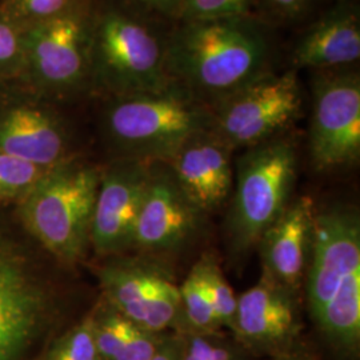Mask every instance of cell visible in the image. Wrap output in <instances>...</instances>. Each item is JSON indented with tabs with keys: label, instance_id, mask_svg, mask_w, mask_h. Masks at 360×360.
I'll return each instance as SVG.
<instances>
[{
	"label": "cell",
	"instance_id": "obj_9",
	"mask_svg": "<svg viewBox=\"0 0 360 360\" xmlns=\"http://www.w3.org/2000/svg\"><path fill=\"white\" fill-rule=\"evenodd\" d=\"M60 104L20 77L0 82V153L46 168L75 158L74 131Z\"/></svg>",
	"mask_w": 360,
	"mask_h": 360
},
{
	"label": "cell",
	"instance_id": "obj_19",
	"mask_svg": "<svg viewBox=\"0 0 360 360\" xmlns=\"http://www.w3.org/2000/svg\"><path fill=\"white\" fill-rule=\"evenodd\" d=\"M90 316L102 360H150L167 335L151 333L129 321L103 296Z\"/></svg>",
	"mask_w": 360,
	"mask_h": 360
},
{
	"label": "cell",
	"instance_id": "obj_22",
	"mask_svg": "<svg viewBox=\"0 0 360 360\" xmlns=\"http://www.w3.org/2000/svg\"><path fill=\"white\" fill-rule=\"evenodd\" d=\"M95 0H0V10L23 30L89 7Z\"/></svg>",
	"mask_w": 360,
	"mask_h": 360
},
{
	"label": "cell",
	"instance_id": "obj_26",
	"mask_svg": "<svg viewBox=\"0 0 360 360\" xmlns=\"http://www.w3.org/2000/svg\"><path fill=\"white\" fill-rule=\"evenodd\" d=\"M25 30L0 10V82L23 72Z\"/></svg>",
	"mask_w": 360,
	"mask_h": 360
},
{
	"label": "cell",
	"instance_id": "obj_24",
	"mask_svg": "<svg viewBox=\"0 0 360 360\" xmlns=\"http://www.w3.org/2000/svg\"><path fill=\"white\" fill-rule=\"evenodd\" d=\"M43 360H102L95 343L90 314L58 336L47 348Z\"/></svg>",
	"mask_w": 360,
	"mask_h": 360
},
{
	"label": "cell",
	"instance_id": "obj_31",
	"mask_svg": "<svg viewBox=\"0 0 360 360\" xmlns=\"http://www.w3.org/2000/svg\"><path fill=\"white\" fill-rule=\"evenodd\" d=\"M255 360H314V358L302 346V347L296 348V349H292V351H288V352H284V354H281V355H275V356H270V358Z\"/></svg>",
	"mask_w": 360,
	"mask_h": 360
},
{
	"label": "cell",
	"instance_id": "obj_16",
	"mask_svg": "<svg viewBox=\"0 0 360 360\" xmlns=\"http://www.w3.org/2000/svg\"><path fill=\"white\" fill-rule=\"evenodd\" d=\"M316 208L309 196L290 200L262 233L257 250L263 275L303 299Z\"/></svg>",
	"mask_w": 360,
	"mask_h": 360
},
{
	"label": "cell",
	"instance_id": "obj_14",
	"mask_svg": "<svg viewBox=\"0 0 360 360\" xmlns=\"http://www.w3.org/2000/svg\"><path fill=\"white\" fill-rule=\"evenodd\" d=\"M303 299L260 274L257 284L238 296L231 335L255 359L302 347Z\"/></svg>",
	"mask_w": 360,
	"mask_h": 360
},
{
	"label": "cell",
	"instance_id": "obj_20",
	"mask_svg": "<svg viewBox=\"0 0 360 360\" xmlns=\"http://www.w3.org/2000/svg\"><path fill=\"white\" fill-rule=\"evenodd\" d=\"M181 330L179 333H217L224 331L215 315L207 288L202 257L179 284Z\"/></svg>",
	"mask_w": 360,
	"mask_h": 360
},
{
	"label": "cell",
	"instance_id": "obj_17",
	"mask_svg": "<svg viewBox=\"0 0 360 360\" xmlns=\"http://www.w3.org/2000/svg\"><path fill=\"white\" fill-rule=\"evenodd\" d=\"M232 154L210 129L193 135L167 162L183 190L207 215L220 211L231 198Z\"/></svg>",
	"mask_w": 360,
	"mask_h": 360
},
{
	"label": "cell",
	"instance_id": "obj_32",
	"mask_svg": "<svg viewBox=\"0 0 360 360\" xmlns=\"http://www.w3.org/2000/svg\"><path fill=\"white\" fill-rule=\"evenodd\" d=\"M342 1H348V3H355V0H342Z\"/></svg>",
	"mask_w": 360,
	"mask_h": 360
},
{
	"label": "cell",
	"instance_id": "obj_23",
	"mask_svg": "<svg viewBox=\"0 0 360 360\" xmlns=\"http://www.w3.org/2000/svg\"><path fill=\"white\" fill-rule=\"evenodd\" d=\"M200 257L203 262L207 288L215 315L221 328L231 334L236 315L238 296L235 295L231 284L226 279V275L221 270L217 257L206 252Z\"/></svg>",
	"mask_w": 360,
	"mask_h": 360
},
{
	"label": "cell",
	"instance_id": "obj_7",
	"mask_svg": "<svg viewBox=\"0 0 360 360\" xmlns=\"http://www.w3.org/2000/svg\"><path fill=\"white\" fill-rule=\"evenodd\" d=\"M51 282L32 254L0 231V360H28L58 314Z\"/></svg>",
	"mask_w": 360,
	"mask_h": 360
},
{
	"label": "cell",
	"instance_id": "obj_30",
	"mask_svg": "<svg viewBox=\"0 0 360 360\" xmlns=\"http://www.w3.org/2000/svg\"><path fill=\"white\" fill-rule=\"evenodd\" d=\"M150 360H180L179 345L175 333L166 335L163 343Z\"/></svg>",
	"mask_w": 360,
	"mask_h": 360
},
{
	"label": "cell",
	"instance_id": "obj_15",
	"mask_svg": "<svg viewBox=\"0 0 360 360\" xmlns=\"http://www.w3.org/2000/svg\"><path fill=\"white\" fill-rule=\"evenodd\" d=\"M150 176V163L112 159L101 168L91 247L102 257L131 252L134 230Z\"/></svg>",
	"mask_w": 360,
	"mask_h": 360
},
{
	"label": "cell",
	"instance_id": "obj_29",
	"mask_svg": "<svg viewBox=\"0 0 360 360\" xmlns=\"http://www.w3.org/2000/svg\"><path fill=\"white\" fill-rule=\"evenodd\" d=\"M271 8L284 18L292 19L304 13L312 0H266Z\"/></svg>",
	"mask_w": 360,
	"mask_h": 360
},
{
	"label": "cell",
	"instance_id": "obj_4",
	"mask_svg": "<svg viewBox=\"0 0 360 360\" xmlns=\"http://www.w3.org/2000/svg\"><path fill=\"white\" fill-rule=\"evenodd\" d=\"M103 101L99 129L112 159L167 163L193 135L212 126L210 107L175 84Z\"/></svg>",
	"mask_w": 360,
	"mask_h": 360
},
{
	"label": "cell",
	"instance_id": "obj_18",
	"mask_svg": "<svg viewBox=\"0 0 360 360\" xmlns=\"http://www.w3.org/2000/svg\"><path fill=\"white\" fill-rule=\"evenodd\" d=\"M359 58V11L355 3L348 1H342L309 27L292 52L297 68L318 71L338 70Z\"/></svg>",
	"mask_w": 360,
	"mask_h": 360
},
{
	"label": "cell",
	"instance_id": "obj_3",
	"mask_svg": "<svg viewBox=\"0 0 360 360\" xmlns=\"http://www.w3.org/2000/svg\"><path fill=\"white\" fill-rule=\"evenodd\" d=\"M167 37L142 13L114 0H95L91 18V95L120 98L172 86L167 71Z\"/></svg>",
	"mask_w": 360,
	"mask_h": 360
},
{
	"label": "cell",
	"instance_id": "obj_10",
	"mask_svg": "<svg viewBox=\"0 0 360 360\" xmlns=\"http://www.w3.org/2000/svg\"><path fill=\"white\" fill-rule=\"evenodd\" d=\"M303 96L294 71L266 72L210 105L211 129L233 151L283 135L300 115Z\"/></svg>",
	"mask_w": 360,
	"mask_h": 360
},
{
	"label": "cell",
	"instance_id": "obj_1",
	"mask_svg": "<svg viewBox=\"0 0 360 360\" xmlns=\"http://www.w3.org/2000/svg\"><path fill=\"white\" fill-rule=\"evenodd\" d=\"M166 47L172 84L208 107L270 71V40L248 15L180 20Z\"/></svg>",
	"mask_w": 360,
	"mask_h": 360
},
{
	"label": "cell",
	"instance_id": "obj_2",
	"mask_svg": "<svg viewBox=\"0 0 360 360\" xmlns=\"http://www.w3.org/2000/svg\"><path fill=\"white\" fill-rule=\"evenodd\" d=\"M303 297L327 345L354 359L360 347V217L355 207L335 203L316 210Z\"/></svg>",
	"mask_w": 360,
	"mask_h": 360
},
{
	"label": "cell",
	"instance_id": "obj_8",
	"mask_svg": "<svg viewBox=\"0 0 360 360\" xmlns=\"http://www.w3.org/2000/svg\"><path fill=\"white\" fill-rule=\"evenodd\" d=\"M84 8L25 28L20 77L52 101L65 103L91 95V18Z\"/></svg>",
	"mask_w": 360,
	"mask_h": 360
},
{
	"label": "cell",
	"instance_id": "obj_28",
	"mask_svg": "<svg viewBox=\"0 0 360 360\" xmlns=\"http://www.w3.org/2000/svg\"><path fill=\"white\" fill-rule=\"evenodd\" d=\"M135 13L179 19L181 0H114Z\"/></svg>",
	"mask_w": 360,
	"mask_h": 360
},
{
	"label": "cell",
	"instance_id": "obj_13",
	"mask_svg": "<svg viewBox=\"0 0 360 360\" xmlns=\"http://www.w3.org/2000/svg\"><path fill=\"white\" fill-rule=\"evenodd\" d=\"M311 163L321 172L352 166L360 156V77L323 71L314 80Z\"/></svg>",
	"mask_w": 360,
	"mask_h": 360
},
{
	"label": "cell",
	"instance_id": "obj_27",
	"mask_svg": "<svg viewBox=\"0 0 360 360\" xmlns=\"http://www.w3.org/2000/svg\"><path fill=\"white\" fill-rule=\"evenodd\" d=\"M252 0H181L178 20H203L247 15Z\"/></svg>",
	"mask_w": 360,
	"mask_h": 360
},
{
	"label": "cell",
	"instance_id": "obj_25",
	"mask_svg": "<svg viewBox=\"0 0 360 360\" xmlns=\"http://www.w3.org/2000/svg\"><path fill=\"white\" fill-rule=\"evenodd\" d=\"M49 169L0 153V205L19 202Z\"/></svg>",
	"mask_w": 360,
	"mask_h": 360
},
{
	"label": "cell",
	"instance_id": "obj_21",
	"mask_svg": "<svg viewBox=\"0 0 360 360\" xmlns=\"http://www.w3.org/2000/svg\"><path fill=\"white\" fill-rule=\"evenodd\" d=\"M180 360H255L230 333H175Z\"/></svg>",
	"mask_w": 360,
	"mask_h": 360
},
{
	"label": "cell",
	"instance_id": "obj_12",
	"mask_svg": "<svg viewBox=\"0 0 360 360\" xmlns=\"http://www.w3.org/2000/svg\"><path fill=\"white\" fill-rule=\"evenodd\" d=\"M206 219V212L183 190L167 163L153 162L131 252L167 262L168 257L193 245Z\"/></svg>",
	"mask_w": 360,
	"mask_h": 360
},
{
	"label": "cell",
	"instance_id": "obj_6",
	"mask_svg": "<svg viewBox=\"0 0 360 360\" xmlns=\"http://www.w3.org/2000/svg\"><path fill=\"white\" fill-rule=\"evenodd\" d=\"M297 154L283 135L245 148L233 167L226 248L235 263L255 251L262 233L294 198Z\"/></svg>",
	"mask_w": 360,
	"mask_h": 360
},
{
	"label": "cell",
	"instance_id": "obj_5",
	"mask_svg": "<svg viewBox=\"0 0 360 360\" xmlns=\"http://www.w3.org/2000/svg\"><path fill=\"white\" fill-rule=\"evenodd\" d=\"M101 168L77 156L50 168L19 200L28 233L52 257L77 263L91 247Z\"/></svg>",
	"mask_w": 360,
	"mask_h": 360
},
{
	"label": "cell",
	"instance_id": "obj_11",
	"mask_svg": "<svg viewBox=\"0 0 360 360\" xmlns=\"http://www.w3.org/2000/svg\"><path fill=\"white\" fill-rule=\"evenodd\" d=\"M104 299L156 334L181 330L179 284L166 260L135 252L105 257L98 271Z\"/></svg>",
	"mask_w": 360,
	"mask_h": 360
}]
</instances>
